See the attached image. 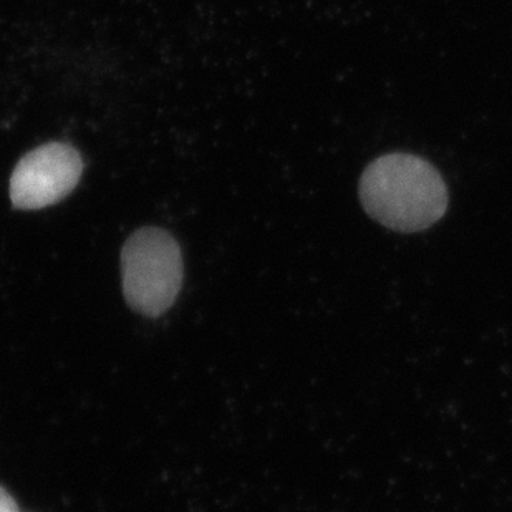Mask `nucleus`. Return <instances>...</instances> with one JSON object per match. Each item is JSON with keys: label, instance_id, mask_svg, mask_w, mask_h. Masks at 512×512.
<instances>
[{"label": "nucleus", "instance_id": "1", "mask_svg": "<svg viewBox=\"0 0 512 512\" xmlns=\"http://www.w3.org/2000/svg\"><path fill=\"white\" fill-rule=\"evenodd\" d=\"M363 208L385 228L425 231L445 216L448 189L441 174L418 156H380L360 179Z\"/></svg>", "mask_w": 512, "mask_h": 512}, {"label": "nucleus", "instance_id": "2", "mask_svg": "<svg viewBox=\"0 0 512 512\" xmlns=\"http://www.w3.org/2000/svg\"><path fill=\"white\" fill-rule=\"evenodd\" d=\"M121 272L123 294L131 309L160 317L174 304L183 284L178 242L163 229H140L123 247Z\"/></svg>", "mask_w": 512, "mask_h": 512}, {"label": "nucleus", "instance_id": "3", "mask_svg": "<svg viewBox=\"0 0 512 512\" xmlns=\"http://www.w3.org/2000/svg\"><path fill=\"white\" fill-rule=\"evenodd\" d=\"M82 156L65 143H47L30 151L10 178V199L17 209H44L72 193L82 178Z\"/></svg>", "mask_w": 512, "mask_h": 512}, {"label": "nucleus", "instance_id": "4", "mask_svg": "<svg viewBox=\"0 0 512 512\" xmlns=\"http://www.w3.org/2000/svg\"><path fill=\"white\" fill-rule=\"evenodd\" d=\"M0 512H20L15 499L0 486Z\"/></svg>", "mask_w": 512, "mask_h": 512}]
</instances>
